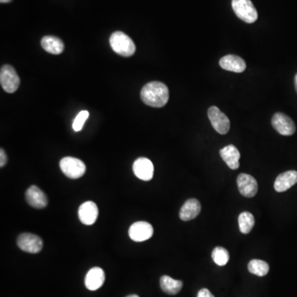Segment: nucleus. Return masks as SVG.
<instances>
[{"instance_id": "obj_19", "label": "nucleus", "mask_w": 297, "mask_h": 297, "mask_svg": "<svg viewBox=\"0 0 297 297\" xmlns=\"http://www.w3.org/2000/svg\"><path fill=\"white\" fill-rule=\"evenodd\" d=\"M41 47L45 52L53 55H60L64 51V43L56 37L47 36L41 39Z\"/></svg>"}, {"instance_id": "obj_4", "label": "nucleus", "mask_w": 297, "mask_h": 297, "mask_svg": "<svg viewBox=\"0 0 297 297\" xmlns=\"http://www.w3.org/2000/svg\"><path fill=\"white\" fill-rule=\"evenodd\" d=\"M232 8L237 17L247 24L258 19V13L251 0H232Z\"/></svg>"}, {"instance_id": "obj_3", "label": "nucleus", "mask_w": 297, "mask_h": 297, "mask_svg": "<svg viewBox=\"0 0 297 297\" xmlns=\"http://www.w3.org/2000/svg\"><path fill=\"white\" fill-rule=\"evenodd\" d=\"M60 167L64 175L71 179H77L84 175L86 166L83 161L74 157H64L60 162Z\"/></svg>"}, {"instance_id": "obj_5", "label": "nucleus", "mask_w": 297, "mask_h": 297, "mask_svg": "<svg viewBox=\"0 0 297 297\" xmlns=\"http://www.w3.org/2000/svg\"><path fill=\"white\" fill-rule=\"evenodd\" d=\"M0 84L3 89L9 94L16 92L19 87L20 79L13 66L5 64L0 71Z\"/></svg>"}, {"instance_id": "obj_16", "label": "nucleus", "mask_w": 297, "mask_h": 297, "mask_svg": "<svg viewBox=\"0 0 297 297\" xmlns=\"http://www.w3.org/2000/svg\"><path fill=\"white\" fill-rule=\"evenodd\" d=\"M201 205L197 199H188L180 209L179 217L184 221L193 220L201 212Z\"/></svg>"}, {"instance_id": "obj_8", "label": "nucleus", "mask_w": 297, "mask_h": 297, "mask_svg": "<svg viewBox=\"0 0 297 297\" xmlns=\"http://www.w3.org/2000/svg\"><path fill=\"white\" fill-rule=\"evenodd\" d=\"M273 128L282 135H291L295 133V126L290 117L282 112H277L271 118Z\"/></svg>"}, {"instance_id": "obj_6", "label": "nucleus", "mask_w": 297, "mask_h": 297, "mask_svg": "<svg viewBox=\"0 0 297 297\" xmlns=\"http://www.w3.org/2000/svg\"><path fill=\"white\" fill-rule=\"evenodd\" d=\"M208 114L210 122L216 131L221 135H225L229 132L231 128L229 118L224 112L220 111L218 107L216 106L210 107Z\"/></svg>"}, {"instance_id": "obj_20", "label": "nucleus", "mask_w": 297, "mask_h": 297, "mask_svg": "<svg viewBox=\"0 0 297 297\" xmlns=\"http://www.w3.org/2000/svg\"><path fill=\"white\" fill-rule=\"evenodd\" d=\"M161 287L169 295H176L182 288V282L169 276H163L161 278Z\"/></svg>"}, {"instance_id": "obj_21", "label": "nucleus", "mask_w": 297, "mask_h": 297, "mask_svg": "<svg viewBox=\"0 0 297 297\" xmlns=\"http://www.w3.org/2000/svg\"><path fill=\"white\" fill-rule=\"evenodd\" d=\"M240 231L242 234H249L255 226V216L248 212H242L238 218Z\"/></svg>"}, {"instance_id": "obj_12", "label": "nucleus", "mask_w": 297, "mask_h": 297, "mask_svg": "<svg viewBox=\"0 0 297 297\" xmlns=\"http://www.w3.org/2000/svg\"><path fill=\"white\" fill-rule=\"evenodd\" d=\"M79 218L86 225H92L96 222L99 216V208L94 201H86L79 208Z\"/></svg>"}, {"instance_id": "obj_1", "label": "nucleus", "mask_w": 297, "mask_h": 297, "mask_svg": "<svg viewBox=\"0 0 297 297\" xmlns=\"http://www.w3.org/2000/svg\"><path fill=\"white\" fill-rule=\"evenodd\" d=\"M141 97L144 103L148 106L165 107L169 99V88L161 82H150L141 89Z\"/></svg>"}, {"instance_id": "obj_11", "label": "nucleus", "mask_w": 297, "mask_h": 297, "mask_svg": "<svg viewBox=\"0 0 297 297\" xmlns=\"http://www.w3.org/2000/svg\"><path fill=\"white\" fill-rule=\"evenodd\" d=\"M133 171L139 179L150 181L154 176V165L149 158L141 157L134 162Z\"/></svg>"}, {"instance_id": "obj_15", "label": "nucleus", "mask_w": 297, "mask_h": 297, "mask_svg": "<svg viewBox=\"0 0 297 297\" xmlns=\"http://www.w3.org/2000/svg\"><path fill=\"white\" fill-rule=\"evenodd\" d=\"M297 182V171L290 170L278 175L274 182V189L278 193H283Z\"/></svg>"}, {"instance_id": "obj_24", "label": "nucleus", "mask_w": 297, "mask_h": 297, "mask_svg": "<svg viewBox=\"0 0 297 297\" xmlns=\"http://www.w3.org/2000/svg\"><path fill=\"white\" fill-rule=\"evenodd\" d=\"M89 117L88 111H81L76 116L73 122V129L75 131H80L84 127V123Z\"/></svg>"}, {"instance_id": "obj_23", "label": "nucleus", "mask_w": 297, "mask_h": 297, "mask_svg": "<svg viewBox=\"0 0 297 297\" xmlns=\"http://www.w3.org/2000/svg\"><path fill=\"white\" fill-rule=\"evenodd\" d=\"M212 259L218 266L226 265L230 260V254L227 249L222 247H216L212 251Z\"/></svg>"}, {"instance_id": "obj_29", "label": "nucleus", "mask_w": 297, "mask_h": 297, "mask_svg": "<svg viewBox=\"0 0 297 297\" xmlns=\"http://www.w3.org/2000/svg\"><path fill=\"white\" fill-rule=\"evenodd\" d=\"M126 297H139V296H138V295H128V296H126Z\"/></svg>"}, {"instance_id": "obj_10", "label": "nucleus", "mask_w": 297, "mask_h": 297, "mask_svg": "<svg viewBox=\"0 0 297 297\" xmlns=\"http://www.w3.org/2000/svg\"><path fill=\"white\" fill-rule=\"evenodd\" d=\"M237 185L240 194L251 198L258 193V182L253 176L247 173H240L237 177Z\"/></svg>"}, {"instance_id": "obj_26", "label": "nucleus", "mask_w": 297, "mask_h": 297, "mask_svg": "<svg viewBox=\"0 0 297 297\" xmlns=\"http://www.w3.org/2000/svg\"><path fill=\"white\" fill-rule=\"evenodd\" d=\"M197 297H215L208 289H201L197 294Z\"/></svg>"}, {"instance_id": "obj_18", "label": "nucleus", "mask_w": 297, "mask_h": 297, "mask_svg": "<svg viewBox=\"0 0 297 297\" xmlns=\"http://www.w3.org/2000/svg\"><path fill=\"white\" fill-rule=\"evenodd\" d=\"M220 157L225 162L230 169H239L240 167V153L233 145H229L220 150Z\"/></svg>"}, {"instance_id": "obj_2", "label": "nucleus", "mask_w": 297, "mask_h": 297, "mask_svg": "<svg viewBox=\"0 0 297 297\" xmlns=\"http://www.w3.org/2000/svg\"><path fill=\"white\" fill-rule=\"evenodd\" d=\"M110 45L116 53L124 57L132 56L136 49L131 38L122 32H116L111 34Z\"/></svg>"}, {"instance_id": "obj_22", "label": "nucleus", "mask_w": 297, "mask_h": 297, "mask_svg": "<svg viewBox=\"0 0 297 297\" xmlns=\"http://www.w3.org/2000/svg\"><path fill=\"white\" fill-rule=\"evenodd\" d=\"M248 269L250 273L256 276L264 277L269 271V265L265 261L253 259L248 263Z\"/></svg>"}, {"instance_id": "obj_25", "label": "nucleus", "mask_w": 297, "mask_h": 297, "mask_svg": "<svg viewBox=\"0 0 297 297\" xmlns=\"http://www.w3.org/2000/svg\"><path fill=\"white\" fill-rule=\"evenodd\" d=\"M7 161H8V157L5 154V151L3 149H1V150H0V167H5V165H6Z\"/></svg>"}, {"instance_id": "obj_13", "label": "nucleus", "mask_w": 297, "mask_h": 297, "mask_svg": "<svg viewBox=\"0 0 297 297\" xmlns=\"http://www.w3.org/2000/svg\"><path fill=\"white\" fill-rule=\"evenodd\" d=\"M25 197L28 203L32 208L37 209L45 208L48 204L47 195L38 187L35 185H32L28 188L25 193Z\"/></svg>"}, {"instance_id": "obj_14", "label": "nucleus", "mask_w": 297, "mask_h": 297, "mask_svg": "<svg viewBox=\"0 0 297 297\" xmlns=\"http://www.w3.org/2000/svg\"><path fill=\"white\" fill-rule=\"evenodd\" d=\"M105 282V273L101 267H93L86 275L85 287L89 291H96L103 286Z\"/></svg>"}, {"instance_id": "obj_9", "label": "nucleus", "mask_w": 297, "mask_h": 297, "mask_svg": "<svg viewBox=\"0 0 297 297\" xmlns=\"http://www.w3.org/2000/svg\"><path fill=\"white\" fill-rule=\"evenodd\" d=\"M128 233L133 241L143 242L152 237L154 229L150 223L138 221L130 225Z\"/></svg>"}, {"instance_id": "obj_28", "label": "nucleus", "mask_w": 297, "mask_h": 297, "mask_svg": "<svg viewBox=\"0 0 297 297\" xmlns=\"http://www.w3.org/2000/svg\"><path fill=\"white\" fill-rule=\"evenodd\" d=\"M295 90H296V93H297V74H296V75H295Z\"/></svg>"}, {"instance_id": "obj_17", "label": "nucleus", "mask_w": 297, "mask_h": 297, "mask_svg": "<svg viewBox=\"0 0 297 297\" xmlns=\"http://www.w3.org/2000/svg\"><path fill=\"white\" fill-rule=\"evenodd\" d=\"M220 65L225 71L242 73L245 71L246 64L241 57L235 55H228L221 58L220 60Z\"/></svg>"}, {"instance_id": "obj_7", "label": "nucleus", "mask_w": 297, "mask_h": 297, "mask_svg": "<svg viewBox=\"0 0 297 297\" xmlns=\"http://www.w3.org/2000/svg\"><path fill=\"white\" fill-rule=\"evenodd\" d=\"M17 246L21 250L30 254L41 252L43 248V241L37 235L30 233H24L18 236Z\"/></svg>"}, {"instance_id": "obj_27", "label": "nucleus", "mask_w": 297, "mask_h": 297, "mask_svg": "<svg viewBox=\"0 0 297 297\" xmlns=\"http://www.w3.org/2000/svg\"><path fill=\"white\" fill-rule=\"evenodd\" d=\"M12 0H0V2L2 3V4H6V3L11 2Z\"/></svg>"}]
</instances>
